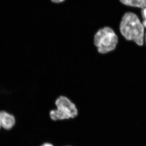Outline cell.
I'll use <instances>...</instances> for the list:
<instances>
[{"instance_id":"277c9868","label":"cell","mask_w":146,"mask_h":146,"mask_svg":"<svg viewBox=\"0 0 146 146\" xmlns=\"http://www.w3.org/2000/svg\"><path fill=\"white\" fill-rule=\"evenodd\" d=\"M16 124V119L13 114L5 110L0 111V124L5 130H11Z\"/></svg>"},{"instance_id":"ba28073f","label":"cell","mask_w":146,"mask_h":146,"mask_svg":"<svg viewBox=\"0 0 146 146\" xmlns=\"http://www.w3.org/2000/svg\"><path fill=\"white\" fill-rule=\"evenodd\" d=\"M54 146L52 144L50 143H44L43 144V145H42V146Z\"/></svg>"},{"instance_id":"52a82bcc","label":"cell","mask_w":146,"mask_h":146,"mask_svg":"<svg viewBox=\"0 0 146 146\" xmlns=\"http://www.w3.org/2000/svg\"><path fill=\"white\" fill-rule=\"evenodd\" d=\"M65 0H51L53 3H60L63 2Z\"/></svg>"},{"instance_id":"9c48e42d","label":"cell","mask_w":146,"mask_h":146,"mask_svg":"<svg viewBox=\"0 0 146 146\" xmlns=\"http://www.w3.org/2000/svg\"><path fill=\"white\" fill-rule=\"evenodd\" d=\"M1 124H0V130H1Z\"/></svg>"},{"instance_id":"6da1fadb","label":"cell","mask_w":146,"mask_h":146,"mask_svg":"<svg viewBox=\"0 0 146 146\" xmlns=\"http://www.w3.org/2000/svg\"><path fill=\"white\" fill-rule=\"evenodd\" d=\"M120 30L127 40L134 41L139 46L143 44L144 27L135 13L127 12L124 14Z\"/></svg>"},{"instance_id":"7a4b0ae2","label":"cell","mask_w":146,"mask_h":146,"mask_svg":"<svg viewBox=\"0 0 146 146\" xmlns=\"http://www.w3.org/2000/svg\"><path fill=\"white\" fill-rule=\"evenodd\" d=\"M118 42L117 36L110 27L100 29L94 35V44L100 54H106L114 50Z\"/></svg>"},{"instance_id":"8992f818","label":"cell","mask_w":146,"mask_h":146,"mask_svg":"<svg viewBox=\"0 0 146 146\" xmlns=\"http://www.w3.org/2000/svg\"><path fill=\"white\" fill-rule=\"evenodd\" d=\"M142 15L143 17V24L144 27L146 28V8L142 9Z\"/></svg>"},{"instance_id":"3957f363","label":"cell","mask_w":146,"mask_h":146,"mask_svg":"<svg viewBox=\"0 0 146 146\" xmlns=\"http://www.w3.org/2000/svg\"><path fill=\"white\" fill-rule=\"evenodd\" d=\"M55 104L56 109L50 112V117L54 121L73 119L78 114L74 103L67 96H59L56 100Z\"/></svg>"},{"instance_id":"5b68a950","label":"cell","mask_w":146,"mask_h":146,"mask_svg":"<svg viewBox=\"0 0 146 146\" xmlns=\"http://www.w3.org/2000/svg\"><path fill=\"white\" fill-rule=\"evenodd\" d=\"M125 5L138 7L143 9L146 8V0H120Z\"/></svg>"}]
</instances>
